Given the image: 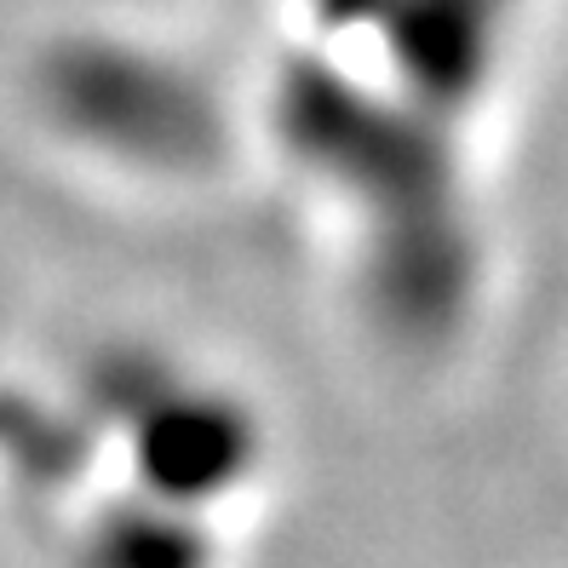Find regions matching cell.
<instances>
[{
    "label": "cell",
    "mask_w": 568,
    "mask_h": 568,
    "mask_svg": "<svg viewBox=\"0 0 568 568\" xmlns=\"http://www.w3.org/2000/svg\"><path fill=\"white\" fill-rule=\"evenodd\" d=\"M36 87L63 139L121 166L190 173L213 150V115L195 81L132 41H63L47 52Z\"/></svg>",
    "instance_id": "cell-1"
}]
</instances>
